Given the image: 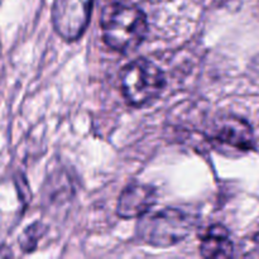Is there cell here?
<instances>
[{
	"label": "cell",
	"instance_id": "cell-6",
	"mask_svg": "<svg viewBox=\"0 0 259 259\" xmlns=\"http://www.w3.org/2000/svg\"><path fill=\"white\" fill-rule=\"evenodd\" d=\"M157 201V190L144 184H132L119 196L116 212L123 219L142 218Z\"/></svg>",
	"mask_w": 259,
	"mask_h": 259
},
{
	"label": "cell",
	"instance_id": "cell-3",
	"mask_svg": "<svg viewBox=\"0 0 259 259\" xmlns=\"http://www.w3.org/2000/svg\"><path fill=\"white\" fill-rule=\"evenodd\" d=\"M120 85L126 101L134 106H142L158 98L166 85V78L152 61L138 58L124 66Z\"/></svg>",
	"mask_w": 259,
	"mask_h": 259
},
{
	"label": "cell",
	"instance_id": "cell-1",
	"mask_svg": "<svg viewBox=\"0 0 259 259\" xmlns=\"http://www.w3.org/2000/svg\"><path fill=\"white\" fill-rule=\"evenodd\" d=\"M101 30L106 45L119 52H131L148 33L147 17L138 7L125 3H111L101 14Z\"/></svg>",
	"mask_w": 259,
	"mask_h": 259
},
{
	"label": "cell",
	"instance_id": "cell-5",
	"mask_svg": "<svg viewBox=\"0 0 259 259\" xmlns=\"http://www.w3.org/2000/svg\"><path fill=\"white\" fill-rule=\"evenodd\" d=\"M210 138L242 151L254 148V133L252 126L248 121L238 116L230 115L217 119L210 128Z\"/></svg>",
	"mask_w": 259,
	"mask_h": 259
},
{
	"label": "cell",
	"instance_id": "cell-2",
	"mask_svg": "<svg viewBox=\"0 0 259 259\" xmlns=\"http://www.w3.org/2000/svg\"><path fill=\"white\" fill-rule=\"evenodd\" d=\"M138 225L139 237L153 247H171L182 242L192 229V219L180 209L167 207L152 215H143Z\"/></svg>",
	"mask_w": 259,
	"mask_h": 259
},
{
	"label": "cell",
	"instance_id": "cell-4",
	"mask_svg": "<svg viewBox=\"0 0 259 259\" xmlns=\"http://www.w3.org/2000/svg\"><path fill=\"white\" fill-rule=\"evenodd\" d=\"M93 0H55L52 22L56 32L66 40L82 35L90 22Z\"/></svg>",
	"mask_w": 259,
	"mask_h": 259
},
{
	"label": "cell",
	"instance_id": "cell-7",
	"mask_svg": "<svg viewBox=\"0 0 259 259\" xmlns=\"http://www.w3.org/2000/svg\"><path fill=\"white\" fill-rule=\"evenodd\" d=\"M233 243L230 240L229 232L220 224L211 225L204 233L200 244V252L202 257L220 259L229 258L233 255Z\"/></svg>",
	"mask_w": 259,
	"mask_h": 259
},
{
	"label": "cell",
	"instance_id": "cell-8",
	"mask_svg": "<svg viewBox=\"0 0 259 259\" xmlns=\"http://www.w3.org/2000/svg\"><path fill=\"white\" fill-rule=\"evenodd\" d=\"M46 233V227L40 223H34L24 230L19 238V245L23 252H32L37 247L39 238L43 237Z\"/></svg>",
	"mask_w": 259,
	"mask_h": 259
}]
</instances>
